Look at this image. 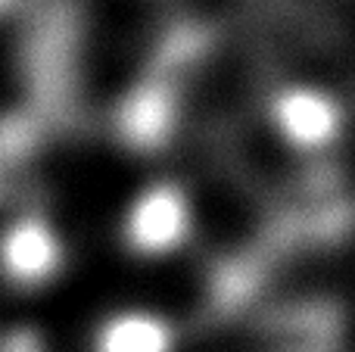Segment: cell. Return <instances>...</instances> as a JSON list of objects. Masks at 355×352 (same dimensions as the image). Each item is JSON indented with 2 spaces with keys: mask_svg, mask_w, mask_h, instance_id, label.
Segmentation results:
<instances>
[{
  "mask_svg": "<svg viewBox=\"0 0 355 352\" xmlns=\"http://www.w3.org/2000/svg\"><path fill=\"white\" fill-rule=\"evenodd\" d=\"M168 153L184 206L200 237L221 256H243L262 234V209L243 166L218 131L196 72L178 85Z\"/></svg>",
  "mask_w": 355,
  "mask_h": 352,
  "instance_id": "2",
  "label": "cell"
},
{
  "mask_svg": "<svg viewBox=\"0 0 355 352\" xmlns=\"http://www.w3.org/2000/svg\"><path fill=\"white\" fill-rule=\"evenodd\" d=\"M10 228H12L10 215H6V212H0V253H3L6 240H10Z\"/></svg>",
  "mask_w": 355,
  "mask_h": 352,
  "instance_id": "8",
  "label": "cell"
},
{
  "mask_svg": "<svg viewBox=\"0 0 355 352\" xmlns=\"http://www.w3.org/2000/svg\"><path fill=\"white\" fill-rule=\"evenodd\" d=\"M209 297L200 265L175 253L85 256L28 299L25 315L47 337L50 352H87L97 328L122 315L181 318Z\"/></svg>",
  "mask_w": 355,
  "mask_h": 352,
  "instance_id": "1",
  "label": "cell"
},
{
  "mask_svg": "<svg viewBox=\"0 0 355 352\" xmlns=\"http://www.w3.org/2000/svg\"><path fill=\"white\" fill-rule=\"evenodd\" d=\"M37 184L53 231L85 256L119 249L147 181L137 159L112 141L66 137L37 159Z\"/></svg>",
  "mask_w": 355,
  "mask_h": 352,
  "instance_id": "3",
  "label": "cell"
},
{
  "mask_svg": "<svg viewBox=\"0 0 355 352\" xmlns=\"http://www.w3.org/2000/svg\"><path fill=\"white\" fill-rule=\"evenodd\" d=\"M159 47L156 0H78L75 78L94 106H119L141 87Z\"/></svg>",
  "mask_w": 355,
  "mask_h": 352,
  "instance_id": "4",
  "label": "cell"
},
{
  "mask_svg": "<svg viewBox=\"0 0 355 352\" xmlns=\"http://www.w3.org/2000/svg\"><path fill=\"white\" fill-rule=\"evenodd\" d=\"M343 287V253L334 243L293 249L268 274V293L277 303H324Z\"/></svg>",
  "mask_w": 355,
  "mask_h": 352,
  "instance_id": "5",
  "label": "cell"
},
{
  "mask_svg": "<svg viewBox=\"0 0 355 352\" xmlns=\"http://www.w3.org/2000/svg\"><path fill=\"white\" fill-rule=\"evenodd\" d=\"M28 91V72H25V50L19 25L0 19V122L22 103Z\"/></svg>",
  "mask_w": 355,
  "mask_h": 352,
  "instance_id": "6",
  "label": "cell"
},
{
  "mask_svg": "<svg viewBox=\"0 0 355 352\" xmlns=\"http://www.w3.org/2000/svg\"><path fill=\"white\" fill-rule=\"evenodd\" d=\"M275 340H277V334H271L265 328L225 324V328H215L212 334L181 346L178 352H271Z\"/></svg>",
  "mask_w": 355,
  "mask_h": 352,
  "instance_id": "7",
  "label": "cell"
}]
</instances>
